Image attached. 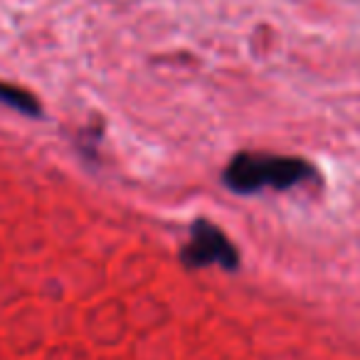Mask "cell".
<instances>
[{"instance_id": "obj_1", "label": "cell", "mask_w": 360, "mask_h": 360, "mask_svg": "<svg viewBox=\"0 0 360 360\" xmlns=\"http://www.w3.org/2000/svg\"><path fill=\"white\" fill-rule=\"evenodd\" d=\"M316 178V168L306 158L276 153H245L232 155L222 170V183L237 195H255L262 191H289Z\"/></svg>"}, {"instance_id": "obj_2", "label": "cell", "mask_w": 360, "mask_h": 360, "mask_svg": "<svg viewBox=\"0 0 360 360\" xmlns=\"http://www.w3.org/2000/svg\"><path fill=\"white\" fill-rule=\"evenodd\" d=\"M180 262L191 269L222 266L227 271H235L240 266V252L220 227L205 217H198L191 227V237L180 250Z\"/></svg>"}, {"instance_id": "obj_3", "label": "cell", "mask_w": 360, "mask_h": 360, "mask_svg": "<svg viewBox=\"0 0 360 360\" xmlns=\"http://www.w3.org/2000/svg\"><path fill=\"white\" fill-rule=\"evenodd\" d=\"M0 106H8V109L32 116V119L42 116V104L37 101V96L22 89V86L8 84V82H0Z\"/></svg>"}]
</instances>
